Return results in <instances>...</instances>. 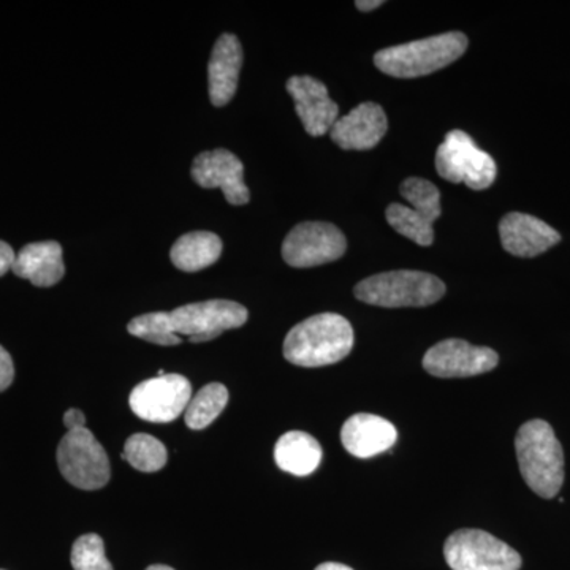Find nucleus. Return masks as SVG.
Here are the masks:
<instances>
[{
	"mask_svg": "<svg viewBox=\"0 0 570 570\" xmlns=\"http://www.w3.org/2000/svg\"><path fill=\"white\" fill-rule=\"evenodd\" d=\"M354 347V330L340 314H317L299 322L284 341V356L292 365L321 367L346 358Z\"/></svg>",
	"mask_w": 570,
	"mask_h": 570,
	"instance_id": "nucleus-1",
	"label": "nucleus"
},
{
	"mask_svg": "<svg viewBox=\"0 0 570 570\" xmlns=\"http://www.w3.org/2000/svg\"><path fill=\"white\" fill-rule=\"evenodd\" d=\"M515 450L528 487L540 498L557 497L564 483V453L553 428L543 420L524 423L517 433Z\"/></svg>",
	"mask_w": 570,
	"mask_h": 570,
	"instance_id": "nucleus-2",
	"label": "nucleus"
},
{
	"mask_svg": "<svg viewBox=\"0 0 570 570\" xmlns=\"http://www.w3.org/2000/svg\"><path fill=\"white\" fill-rule=\"evenodd\" d=\"M466 50L468 37L464 33L448 32L385 48L374 56V63L390 77L419 78L444 69Z\"/></svg>",
	"mask_w": 570,
	"mask_h": 570,
	"instance_id": "nucleus-3",
	"label": "nucleus"
},
{
	"mask_svg": "<svg viewBox=\"0 0 570 570\" xmlns=\"http://www.w3.org/2000/svg\"><path fill=\"white\" fill-rule=\"evenodd\" d=\"M445 294V284L430 273L400 269L367 277L355 285L360 302L381 307L434 305Z\"/></svg>",
	"mask_w": 570,
	"mask_h": 570,
	"instance_id": "nucleus-4",
	"label": "nucleus"
},
{
	"mask_svg": "<svg viewBox=\"0 0 570 570\" xmlns=\"http://www.w3.org/2000/svg\"><path fill=\"white\" fill-rule=\"evenodd\" d=\"M436 170L445 181L466 184L472 190L489 189L498 175L493 157L463 130H452L439 146Z\"/></svg>",
	"mask_w": 570,
	"mask_h": 570,
	"instance_id": "nucleus-5",
	"label": "nucleus"
},
{
	"mask_svg": "<svg viewBox=\"0 0 570 570\" xmlns=\"http://www.w3.org/2000/svg\"><path fill=\"white\" fill-rule=\"evenodd\" d=\"M63 479L80 490H100L110 480V460L88 428L67 431L58 448Z\"/></svg>",
	"mask_w": 570,
	"mask_h": 570,
	"instance_id": "nucleus-6",
	"label": "nucleus"
},
{
	"mask_svg": "<svg viewBox=\"0 0 570 570\" xmlns=\"http://www.w3.org/2000/svg\"><path fill=\"white\" fill-rule=\"evenodd\" d=\"M445 561L452 570H519L521 557L512 547L490 532L460 530L444 546Z\"/></svg>",
	"mask_w": 570,
	"mask_h": 570,
	"instance_id": "nucleus-7",
	"label": "nucleus"
},
{
	"mask_svg": "<svg viewBox=\"0 0 570 570\" xmlns=\"http://www.w3.org/2000/svg\"><path fill=\"white\" fill-rule=\"evenodd\" d=\"M193 397L190 382L181 374H165L141 382L130 393L134 414L146 422L170 423L186 412Z\"/></svg>",
	"mask_w": 570,
	"mask_h": 570,
	"instance_id": "nucleus-8",
	"label": "nucleus"
},
{
	"mask_svg": "<svg viewBox=\"0 0 570 570\" xmlns=\"http://www.w3.org/2000/svg\"><path fill=\"white\" fill-rule=\"evenodd\" d=\"M171 324L179 336L189 337L193 343H206L223 335L227 330L246 324L247 309L228 299H209L176 307L170 313Z\"/></svg>",
	"mask_w": 570,
	"mask_h": 570,
	"instance_id": "nucleus-9",
	"label": "nucleus"
},
{
	"mask_svg": "<svg viewBox=\"0 0 570 570\" xmlns=\"http://www.w3.org/2000/svg\"><path fill=\"white\" fill-rule=\"evenodd\" d=\"M347 242L336 225L303 223L285 236L283 257L294 268H311L335 262L346 254Z\"/></svg>",
	"mask_w": 570,
	"mask_h": 570,
	"instance_id": "nucleus-10",
	"label": "nucleus"
},
{
	"mask_svg": "<svg viewBox=\"0 0 570 570\" xmlns=\"http://www.w3.org/2000/svg\"><path fill=\"white\" fill-rule=\"evenodd\" d=\"M493 348L478 347L463 340H445L423 356V367L434 377H472L490 373L498 366Z\"/></svg>",
	"mask_w": 570,
	"mask_h": 570,
	"instance_id": "nucleus-11",
	"label": "nucleus"
},
{
	"mask_svg": "<svg viewBox=\"0 0 570 570\" xmlns=\"http://www.w3.org/2000/svg\"><path fill=\"white\" fill-rule=\"evenodd\" d=\"M194 181L205 189L223 190L230 205L243 206L250 200L245 184V165L227 149H214L198 154L193 165Z\"/></svg>",
	"mask_w": 570,
	"mask_h": 570,
	"instance_id": "nucleus-12",
	"label": "nucleus"
},
{
	"mask_svg": "<svg viewBox=\"0 0 570 570\" xmlns=\"http://www.w3.org/2000/svg\"><path fill=\"white\" fill-rule=\"evenodd\" d=\"M287 91L295 102V110L311 137L328 134L337 121L340 107L333 102L324 82L313 77H292Z\"/></svg>",
	"mask_w": 570,
	"mask_h": 570,
	"instance_id": "nucleus-13",
	"label": "nucleus"
},
{
	"mask_svg": "<svg viewBox=\"0 0 570 570\" xmlns=\"http://www.w3.org/2000/svg\"><path fill=\"white\" fill-rule=\"evenodd\" d=\"M389 121L384 108L373 102L360 104L343 118H337L330 130L332 140L347 151L373 149L387 134Z\"/></svg>",
	"mask_w": 570,
	"mask_h": 570,
	"instance_id": "nucleus-14",
	"label": "nucleus"
},
{
	"mask_svg": "<svg viewBox=\"0 0 570 570\" xmlns=\"http://www.w3.org/2000/svg\"><path fill=\"white\" fill-rule=\"evenodd\" d=\"M502 247L515 257H535L561 242L549 224L524 213H509L499 224Z\"/></svg>",
	"mask_w": 570,
	"mask_h": 570,
	"instance_id": "nucleus-15",
	"label": "nucleus"
},
{
	"mask_svg": "<svg viewBox=\"0 0 570 570\" xmlns=\"http://www.w3.org/2000/svg\"><path fill=\"white\" fill-rule=\"evenodd\" d=\"M243 66V48L234 33H224L214 45L208 66L209 99L224 107L234 99Z\"/></svg>",
	"mask_w": 570,
	"mask_h": 570,
	"instance_id": "nucleus-16",
	"label": "nucleus"
},
{
	"mask_svg": "<svg viewBox=\"0 0 570 570\" xmlns=\"http://www.w3.org/2000/svg\"><path fill=\"white\" fill-rule=\"evenodd\" d=\"M396 439V428L393 423L373 414H355L341 430L344 449L356 459L376 456L392 449Z\"/></svg>",
	"mask_w": 570,
	"mask_h": 570,
	"instance_id": "nucleus-17",
	"label": "nucleus"
},
{
	"mask_svg": "<svg viewBox=\"0 0 570 570\" xmlns=\"http://www.w3.org/2000/svg\"><path fill=\"white\" fill-rule=\"evenodd\" d=\"M11 272L37 287H52L66 275L61 245L43 242L22 247Z\"/></svg>",
	"mask_w": 570,
	"mask_h": 570,
	"instance_id": "nucleus-18",
	"label": "nucleus"
},
{
	"mask_svg": "<svg viewBox=\"0 0 570 570\" xmlns=\"http://www.w3.org/2000/svg\"><path fill=\"white\" fill-rule=\"evenodd\" d=\"M275 460L284 472L305 478L321 464L322 448L311 434L291 431L276 442Z\"/></svg>",
	"mask_w": 570,
	"mask_h": 570,
	"instance_id": "nucleus-19",
	"label": "nucleus"
},
{
	"mask_svg": "<svg viewBox=\"0 0 570 570\" xmlns=\"http://www.w3.org/2000/svg\"><path fill=\"white\" fill-rule=\"evenodd\" d=\"M223 242L212 232H190L183 235L171 247V262L186 273L200 272L219 261Z\"/></svg>",
	"mask_w": 570,
	"mask_h": 570,
	"instance_id": "nucleus-20",
	"label": "nucleus"
},
{
	"mask_svg": "<svg viewBox=\"0 0 570 570\" xmlns=\"http://www.w3.org/2000/svg\"><path fill=\"white\" fill-rule=\"evenodd\" d=\"M227 403L228 390L223 384L214 382V384L205 385L197 395L190 397L186 412H184V420L193 430H205L223 414Z\"/></svg>",
	"mask_w": 570,
	"mask_h": 570,
	"instance_id": "nucleus-21",
	"label": "nucleus"
},
{
	"mask_svg": "<svg viewBox=\"0 0 570 570\" xmlns=\"http://www.w3.org/2000/svg\"><path fill=\"white\" fill-rule=\"evenodd\" d=\"M387 223L397 234L406 236L419 246L428 247L433 245V223L426 219L422 213L415 212L411 206L392 204L387 208Z\"/></svg>",
	"mask_w": 570,
	"mask_h": 570,
	"instance_id": "nucleus-22",
	"label": "nucleus"
},
{
	"mask_svg": "<svg viewBox=\"0 0 570 570\" xmlns=\"http://www.w3.org/2000/svg\"><path fill=\"white\" fill-rule=\"evenodd\" d=\"M122 459L141 472H157L167 464V449L149 434H134L124 445Z\"/></svg>",
	"mask_w": 570,
	"mask_h": 570,
	"instance_id": "nucleus-23",
	"label": "nucleus"
},
{
	"mask_svg": "<svg viewBox=\"0 0 570 570\" xmlns=\"http://www.w3.org/2000/svg\"><path fill=\"white\" fill-rule=\"evenodd\" d=\"M130 335L157 344V346H176L181 336L175 332L170 313H149L132 318L127 325Z\"/></svg>",
	"mask_w": 570,
	"mask_h": 570,
	"instance_id": "nucleus-24",
	"label": "nucleus"
},
{
	"mask_svg": "<svg viewBox=\"0 0 570 570\" xmlns=\"http://www.w3.org/2000/svg\"><path fill=\"white\" fill-rule=\"evenodd\" d=\"M401 195L411 204V208L422 213L431 223L442 214L441 193L433 183L423 178H409L401 184Z\"/></svg>",
	"mask_w": 570,
	"mask_h": 570,
	"instance_id": "nucleus-25",
	"label": "nucleus"
},
{
	"mask_svg": "<svg viewBox=\"0 0 570 570\" xmlns=\"http://www.w3.org/2000/svg\"><path fill=\"white\" fill-rule=\"evenodd\" d=\"M71 566L75 570H112L105 557L104 540L97 534H86L77 539L71 549Z\"/></svg>",
	"mask_w": 570,
	"mask_h": 570,
	"instance_id": "nucleus-26",
	"label": "nucleus"
},
{
	"mask_svg": "<svg viewBox=\"0 0 570 570\" xmlns=\"http://www.w3.org/2000/svg\"><path fill=\"white\" fill-rule=\"evenodd\" d=\"M14 379L13 360L9 352L0 346V392L10 387Z\"/></svg>",
	"mask_w": 570,
	"mask_h": 570,
	"instance_id": "nucleus-27",
	"label": "nucleus"
},
{
	"mask_svg": "<svg viewBox=\"0 0 570 570\" xmlns=\"http://www.w3.org/2000/svg\"><path fill=\"white\" fill-rule=\"evenodd\" d=\"M14 261H17V254L13 247L0 242V276L7 275L13 268Z\"/></svg>",
	"mask_w": 570,
	"mask_h": 570,
	"instance_id": "nucleus-28",
	"label": "nucleus"
},
{
	"mask_svg": "<svg viewBox=\"0 0 570 570\" xmlns=\"http://www.w3.org/2000/svg\"><path fill=\"white\" fill-rule=\"evenodd\" d=\"M63 425H66L69 431L86 428L85 414H82L80 409H69V411L63 414Z\"/></svg>",
	"mask_w": 570,
	"mask_h": 570,
	"instance_id": "nucleus-29",
	"label": "nucleus"
},
{
	"mask_svg": "<svg viewBox=\"0 0 570 570\" xmlns=\"http://www.w3.org/2000/svg\"><path fill=\"white\" fill-rule=\"evenodd\" d=\"M384 6V2H381V0H373V2H363V0H358V2H355V7L358 10L362 11H371L376 10L379 7Z\"/></svg>",
	"mask_w": 570,
	"mask_h": 570,
	"instance_id": "nucleus-30",
	"label": "nucleus"
},
{
	"mask_svg": "<svg viewBox=\"0 0 570 570\" xmlns=\"http://www.w3.org/2000/svg\"><path fill=\"white\" fill-rule=\"evenodd\" d=\"M316 570H354L348 566L340 564V562H324V564L317 566Z\"/></svg>",
	"mask_w": 570,
	"mask_h": 570,
	"instance_id": "nucleus-31",
	"label": "nucleus"
},
{
	"mask_svg": "<svg viewBox=\"0 0 570 570\" xmlns=\"http://www.w3.org/2000/svg\"><path fill=\"white\" fill-rule=\"evenodd\" d=\"M146 570H175V569L168 568V566L156 564V566H149V568Z\"/></svg>",
	"mask_w": 570,
	"mask_h": 570,
	"instance_id": "nucleus-32",
	"label": "nucleus"
}]
</instances>
